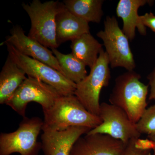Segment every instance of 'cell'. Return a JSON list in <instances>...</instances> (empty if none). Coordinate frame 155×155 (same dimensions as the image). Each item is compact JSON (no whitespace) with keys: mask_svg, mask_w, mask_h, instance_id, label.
I'll return each instance as SVG.
<instances>
[{"mask_svg":"<svg viewBox=\"0 0 155 155\" xmlns=\"http://www.w3.org/2000/svg\"><path fill=\"white\" fill-rule=\"evenodd\" d=\"M43 111L42 130L62 131L75 126L92 129L102 122L99 116L89 112L75 95L61 96L51 107Z\"/></svg>","mask_w":155,"mask_h":155,"instance_id":"cell-1","label":"cell"},{"mask_svg":"<svg viewBox=\"0 0 155 155\" xmlns=\"http://www.w3.org/2000/svg\"><path fill=\"white\" fill-rule=\"evenodd\" d=\"M141 76L134 71L119 75L109 97L110 104L122 109L134 124L147 109L149 85L140 81Z\"/></svg>","mask_w":155,"mask_h":155,"instance_id":"cell-2","label":"cell"},{"mask_svg":"<svg viewBox=\"0 0 155 155\" xmlns=\"http://www.w3.org/2000/svg\"><path fill=\"white\" fill-rule=\"evenodd\" d=\"M22 6L31 22L28 36L45 47L57 49L56 17L65 7L64 3L54 1L42 3L39 0H33L29 4L22 3Z\"/></svg>","mask_w":155,"mask_h":155,"instance_id":"cell-3","label":"cell"},{"mask_svg":"<svg viewBox=\"0 0 155 155\" xmlns=\"http://www.w3.org/2000/svg\"><path fill=\"white\" fill-rule=\"evenodd\" d=\"M107 54L104 49L89 74L76 84L74 95L90 113L99 116L100 96L103 87L110 83L111 73Z\"/></svg>","mask_w":155,"mask_h":155,"instance_id":"cell-4","label":"cell"},{"mask_svg":"<svg viewBox=\"0 0 155 155\" xmlns=\"http://www.w3.org/2000/svg\"><path fill=\"white\" fill-rule=\"evenodd\" d=\"M43 121L40 118L25 117L17 130L0 134V155L18 153L20 155H38L41 143L37 141Z\"/></svg>","mask_w":155,"mask_h":155,"instance_id":"cell-5","label":"cell"},{"mask_svg":"<svg viewBox=\"0 0 155 155\" xmlns=\"http://www.w3.org/2000/svg\"><path fill=\"white\" fill-rule=\"evenodd\" d=\"M103 41L111 68L122 67L134 71L136 64L129 39L119 27L114 16H107L104 21V29L97 34Z\"/></svg>","mask_w":155,"mask_h":155,"instance_id":"cell-6","label":"cell"},{"mask_svg":"<svg viewBox=\"0 0 155 155\" xmlns=\"http://www.w3.org/2000/svg\"><path fill=\"white\" fill-rule=\"evenodd\" d=\"M6 45L8 55L28 77L37 78L54 87L61 96L74 95L76 84L47 64L19 52L12 45Z\"/></svg>","mask_w":155,"mask_h":155,"instance_id":"cell-7","label":"cell"},{"mask_svg":"<svg viewBox=\"0 0 155 155\" xmlns=\"http://www.w3.org/2000/svg\"><path fill=\"white\" fill-rule=\"evenodd\" d=\"M61 96L52 86L37 78L28 77L6 104L25 118L28 103H38L41 105L43 110H45L51 107Z\"/></svg>","mask_w":155,"mask_h":155,"instance_id":"cell-8","label":"cell"},{"mask_svg":"<svg viewBox=\"0 0 155 155\" xmlns=\"http://www.w3.org/2000/svg\"><path fill=\"white\" fill-rule=\"evenodd\" d=\"M99 116L102 123L87 134H107L127 145L133 139L140 137L136 124L131 122L126 113L121 108L111 104H100Z\"/></svg>","mask_w":155,"mask_h":155,"instance_id":"cell-9","label":"cell"},{"mask_svg":"<svg viewBox=\"0 0 155 155\" xmlns=\"http://www.w3.org/2000/svg\"><path fill=\"white\" fill-rule=\"evenodd\" d=\"M10 32L11 35L6 37L4 42L10 44L24 55L47 64L64 75L58 60L51 51L25 35L23 28L19 25L13 26Z\"/></svg>","mask_w":155,"mask_h":155,"instance_id":"cell-10","label":"cell"},{"mask_svg":"<svg viewBox=\"0 0 155 155\" xmlns=\"http://www.w3.org/2000/svg\"><path fill=\"white\" fill-rule=\"evenodd\" d=\"M126 145L107 134H86L75 142L70 155H123Z\"/></svg>","mask_w":155,"mask_h":155,"instance_id":"cell-11","label":"cell"},{"mask_svg":"<svg viewBox=\"0 0 155 155\" xmlns=\"http://www.w3.org/2000/svg\"><path fill=\"white\" fill-rule=\"evenodd\" d=\"M91 130L88 127L75 126L62 131L43 130L41 149L44 155H70L75 142Z\"/></svg>","mask_w":155,"mask_h":155,"instance_id":"cell-12","label":"cell"},{"mask_svg":"<svg viewBox=\"0 0 155 155\" xmlns=\"http://www.w3.org/2000/svg\"><path fill=\"white\" fill-rule=\"evenodd\" d=\"M153 2V1L148 0L119 1L116 7V14L117 17L122 19V31L130 41L135 38L137 28L141 35H146V27L142 23L138 11L140 7Z\"/></svg>","mask_w":155,"mask_h":155,"instance_id":"cell-13","label":"cell"},{"mask_svg":"<svg viewBox=\"0 0 155 155\" xmlns=\"http://www.w3.org/2000/svg\"><path fill=\"white\" fill-rule=\"evenodd\" d=\"M55 24L56 42L58 47L84 34L90 33L88 22L70 13L65 6L56 16Z\"/></svg>","mask_w":155,"mask_h":155,"instance_id":"cell-14","label":"cell"},{"mask_svg":"<svg viewBox=\"0 0 155 155\" xmlns=\"http://www.w3.org/2000/svg\"><path fill=\"white\" fill-rule=\"evenodd\" d=\"M25 73L8 55L0 73V104H6L27 78Z\"/></svg>","mask_w":155,"mask_h":155,"instance_id":"cell-15","label":"cell"},{"mask_svg":"<svg viewBox=\"0 0 155 155\" xmlns=\"http://www.w3.org/2000/svg\"><path fill=\"white\" fill-rule=\"evenodd\" d=\"M72 54L90 69L98 58L103 45L90 33H86L71 41Z\"/></svg>","mask_w":155,"mask_h":155,"instance_id":"cell-16","label":"cell"},{"mask_svg":"<svg viewBox=\"0 0 155 155\" xmlns=\"http://www.w3.org/2000/svg\"><path fill=\"white\" fill-rule=\"evenodd\" d=\"M103 0H64L66 8L76 17L88 22L99 23L104 16Z\"/></svg>","mask_w":155,"mask_h":155,"instance_id":"cell-17","label":"cell"},{"mask_svg":"<svg viewBox=\"0 0 155 155\" xmlns=\"http://www.w3.org/2000/svg\"><path fill=\"white\" fill-rule=\"evenodd\" d=\"M51 50L57 58L64 75L67 79L76 84L87 76L86 65L72 53L64 54L57 49Z\"/></svg>","mask_w":155,"mask_h":155,"instance_id":"cell-18","label":"cell"},{"mask_svg":"<svg viewBox=\"0 0 155 155\" xmlns=\"http://www.w3.org/2000/svg\"><path fill=\"white\" fill-rule=\"evenodd\" d=\"M136 126L141 134L150 136L155 134V104L146 109Z\"/></svg>","mask_w":155,"mask_h":155,"instance_id":"cell-19","label":"cell"},{"mask_svg":"<svg viewBox=\"0 0 155 155\" xmlns=\"http://www.w3.org/2000/svg\"><path fill=\"white\" fill-rule=\"evenodd\" d=\"M134 146L137 149L143 150H150L155 149V142L149 138H136Z\"/></svg>","mask_w":155,"mask_h":155,"instance_id":"cell-20","label":"cell"},{"mask_svg":"<svg viewBox=\"0 0 155 155\" xmlns=\"http://www.w3.org/2000/svg\"><path fill=\"white\" fill-rule=\"evenodd\" d=\"M135 139L131 140L128 142L123 155H151L150 150H143L135 147L134 145Z\"/></svg>","mask_w":155,"mask_h":155,"instance_id":"cell-21","label":"cell"},{"mask_svg":"<svg viewBox=\"0 0 155 155\" xmlns=\"http://www.w3.org/2000/svg\"><path fill=\"white\" fill-rule=\"evenodd\" d=\"M140 19L142 24L145 27L150 28L155 32V15L151 12L145 13L140 16Z\"/></svg>","mask_w":155,"mask_h":155,"instance_id":"cell-22","label":"cell"},{"mask_svg":"<svg viewBox=\"0 0 155 155\" xmlns=\"http://www.w3.org/2000/svg\"><path fill=\"white\" fill-rule=\"evenodd\" d=\"M147 79L149 80V85L150 87L149 99L155 101V68L152 72L148 75Z\"/></svg>","mask_w":155,"mask_h":155,"instance_id":"cell-23","label":"cell"},{"mask_svg":"<svg viewBox=\"0 0 155 155\" xmlns=\"http://www.w3.org/2000/svg\"><path fill=\"white\" fill-rule=\"evenodd\" d=\"M148 137L150 139H151L152 140H153L155 142V134H153V135L148 136Z\"/></svg>","mask_w":155,"mask_h":155,"instance_id":"cell-24","label":"cell"},{"mask_svg":"<svg viewBox=\"0 0 155 155\" xmlns=\"http://www.w3.org/2000/svg\"><path fill=\"white\" fill-rule=\"evenodd\" d=\"M153 155H155V149L153 150Z\"/></svg>","mask_w":155,"mask_h":155,"instance_id":"cell-25","label":"cell"}]
</instances>
